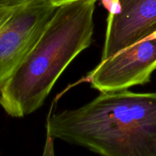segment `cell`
<instances>
[{"label": "cell", "instance_id": "1", "mask_svg": "<svg viewBox=\"0 0 156 156\" xmlns=\"http://www.w3.org/2000/svg\"><path fill=\"white\" fill-rule=\"evenodd\" d=\"M46 129L100 156H156V92H101L81 108L49 115Z\"/></svg>", "mask_w": 156, "mask_h": 156}, {"label": "cell", "instance_id": "2", "mask_svg": "<svg viewBox=\"0 0 156 156\" xmlns=\"http://www.w3.org/2000/svg\"><path fill=\"white\" fill-rule=\"evenodd\" d=\"M97 0L58 6L41 37L0 88V105L13 117L39 109L70 62L92 43Z\"/></svg>", "mask_w": 156, "mask_h": 156}, {"label": "cell", "instance_id": "3", "mask_svg": "<svg viewBox=\"0 0 156 156\" xmlns=\"http://www.w3.org/2000/svg\"><path fill=\"white\" fill-rule=\"evenodd\" d=\"M56 9L52 0H30L0 30V88L37 42Z\"/></svg>", "mask_w": 156, "mask_h": 156}, {"label": "cell", "instance_id": "4", "mask_svg": "<svg viewBox=\"0 0 156 156\" xmlns=\"http://www.w3.org/2000/svg\"><path fill=\"white\" fill-rule=\"evenodd\" d=\"M155 69L156 38H147L101 61L86 81L100 92L123 91L149 83Z\"/></svg>", "mask_w": 156, "mask_h": 156}, {"label": "cell", "instance_id": "5", "mask_svg": "<svg viewBox=\"0 0 156 156\" xmlns=\"http://www.w3.org/2000/svg\"><path fill=\"white\" fill-rule=\"evenodd\" d=\"M120 10L109 13L101 61L156 32V0H120Z\"/></svg>", "mask_w": 156, "mask_h": 156}, {"label": "cell", "instance_id": "6", "mask_svg": "<svg viewBox=\"0 0 156 156\" xmlns=\"http://www.w3.org/2000/svg\"><path fill=\"white\" fill-rule=\"evenodd\" d=\"M53 140H54V139L47 133L45 145H44L42 156H56L54 152V142H53Z\"/></svg>", "mask_w": 156, "mask_h": 156}, {"label": "cell", "instance_id": "7", "mask_svg": "<svg viewBox=\"0 0 156 156\" xmlns=\"http://www.w3.org/2000/svg\"><path fill=\"white\" fill-rule=\"evenodd\" d=\"M19 8V7H18ZM18 9V8H17ZM17 9H12V8H3L0 7V30L2 28L8 20L10 18L12 14L15 12Z\"/></svg>", "mask_w": 156, "mask_h": 156}, {"label": "cell", "instance_id": "8", "mask_svg": "<svg viewBox=\"0 0 156 156\" xmlns=\"http://www.w3.org/2000/svg\"><path fill=\"white\" fill-rule=\"evenodd\" d=\"M30 0H0V7L17 9Z\"/></svg>", "mask_w": 156, "mask_h": 156}, {"label": "cell", "instance_id": "9", "mask_svg": "<svg viewBox=\"0 0 156 156\" xmlns=\"http://www.w3.org/2000/svg\"><path fill=\"white\" fill-rule=\"evenodd\" d=\"M53 2V4L55 5L56 6H59L62 4H65V3L67 2H73L76 1V0H52Z\"/></svg>", "mask_w": 156, "mask_h": 156}, {"label": "cell", "instance_id": "10", "mask_svg": "<svg viewBox=\"0 0 156 156\" xmlns=\"http://www.w3.org/2000/svg\"><path fill=\"white\" fill-rule=\"evenodd\" d=\"M148 38H156V32H155V33H154V34H152L151 35V36L149 37H148ZM146 39H147V38H146Z\"/></svg>", "mask_w": 156, "mask_h": 156}]
</instances>
